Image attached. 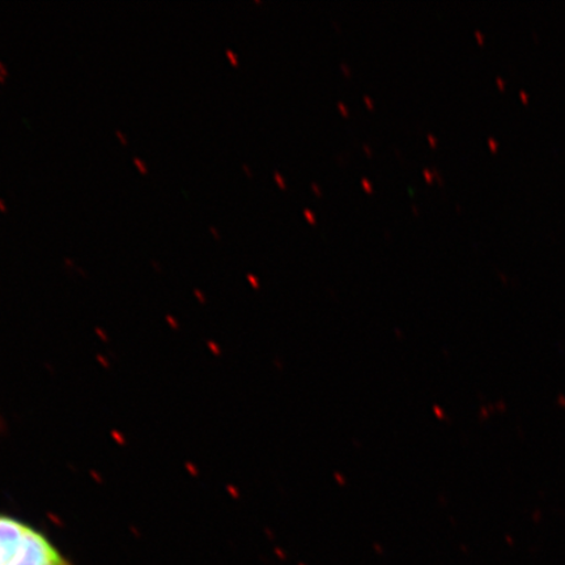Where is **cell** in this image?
<instances>
[{
  "label": "cell",
  "instance_id": "obj_3",
  "mask_svg": "<svg viewBox=\"0 0 565 565\" xmlns=\"http://www.w3.org/2000/svg\"><path fill=\"white\" fill-rule=\"evenodd\" d=\"M489 145L491 146L492 150L493 151H497L498 150V147H499V143L497 140H494L493 138H490L489 139Z\"/></svg>",
  "mask_w": 565,
  "mask_h": 565
},
{
  "label": "cell",
  "instance_id": "obj_5",
  "mask_svg": "<svg viewBox=\"0 0 565 565\" xmlns=\"http://www.w3.org/2000/svg\"><path fill=\"white\" fill-rule=\"evenodd\" d=\"M227 54H228L230 58L232 60L233 65H237V58H236L235 54H233L231 51H227Z\"/></svg>",
  "mask_w": 565,
  "mask_h": 565
},
{
  "label": "cell",
  "instance_id": "obj_1",
  "mask_svg": "<svg viewBox=\"0 0 565 565\" xmlns=\"http://www.w3.org/2000/svg\"><path fill=\"white\" fill-rule=\"evenodd\" d=\"M0 565H73L45 534L0 514Z\"/></svg>",
  "mask_w": 565,
  "mask_h": 565
},
{
  "label": "cell",
  "instance_id": "obj_4",
  "mask_svg": "<svg viewBox=\"0 0 565 565\" xmlns=\"http://www.w3.org/2000/svg\"><path fill=\"white\" fill-rule=\"evenodd\" d=\"M275 179L280 183V186L286 188L285 180L281 179V175L278 172H275Z\"/></svg>",
  "mask_w": 565,
  "mask_h": 565
},
{
  "label": "cell",
  "instance_id": "obj_2",
  "mask_svg": "<svg viewBox=\"0 0 565 565\" xmlns=\"http://www.w3.org/2000/svg\"><path fill=\"white\" fill-rule=\"evenodd\" d=\"M134 162H136V166L138 167L140 173L146 174L148 172L147 166L139 158H134Z\"/></svg>",
  "mask_w": 565,
  "mask_h": 565
},
{
  "label": "cell",
  "instance_id": "obj_17",
  "mask_svg": "<svg viewBox=\"0 0 565 565\" xmlns=\"http://www.w3.org/2000/svg\"><path fill=\"white\" fill-rule=\"evenodd\" d=\"M428 139H430V141H433V145L435 146V140H434L433 136H429Z\"/></svg>",
  "mask_w": 565,
  "mask_h": 565
},
{
  "label": "cell",
  "instance_id": "obj_8",
  "mask_svg": "<svg viewBox=\"0 0 565 565\" xmlns=\"http://www.w3.org/2000/svg\"><path fill=\"white\" fill-rule=\"evenodd\" d=\"M306 215L309 217V221H310V222H312V223H315V222H316V217H315L312 214H310V211H309V210H306Z\"/></svg>",
  "mask_w": 565,
  "mask_h": 565
},
{
  "label": "cell",
  "instance_id": "obj_12",
  "mask_svg": "<svg viewBox=\"0 0 565 565\" xmlns=\"http://www.w3.org/2000/svg\"><path fill=\"white\" fill-rule=\"evenodd\" d=\"M497 82L499 83L500 88H504V81H501L500 77H498Z\"/></svg>",
  "mask_w": 565,
  "mask_h": 565
},
{
  "label": "cell",
  "instance_id": "obj_14",
  "mask_svg": "<svg viewBox=\"0 0 565 565\" xmlns=\"http://www.w3.org/2000/svg\"><path fill=\"white\" fill-rule=\"evenodd\" d=\"M477 35H478L479 41H482V42H483V34H480V32H479V31H477Z\"/></svg>",
  "mask_w": 565,
  "mask_h": 565
},
{
  "label": "cell",
  "instance_id": "obj_10",
  "mask_svg": "<svg viewBox=\"0 0 565 565\" xmlns=\"http://www.w3.org/2000/svg\"><path fill=\"white\" fill-rule=\"evenodd\" d=\"M0 211H2V212L7 211L6 204L2 200H0Z\"/></svg>",
  "mask_w": 565,
  "mask_h": 565
},
{
  "label": "cell",
  "instance_id": "obj_6",
  "mask_svg": "<svg viewBox=\"0 0 565 565\" xmlns=\"http://www.w3.org/2000/svg\"><path fill=\"white\" fill-rule=\"evenodd\" d=\"M117 136H118L119 140L122 141V145H127V139L125 138V136L121 131H117Z\"/></svg>",
  "mask_w": 565,
  "mask_h": 565
},
{
  "label": "cell",
  "instance_id": "obj_7",
  "mask_svg": "<svg viewBox=\"0 0 565 565\" xmlns=\"http://www.w3.org/2000/svg\"><path fill=\"white\" fill-rule=\"evenodd\" d=\"M363 185L366 188V190H370L372 192V185L369 180L363 179Z\"/></svg>",
  "mask_w": 565,
  "mask_h": 565
},
{
  "label": "cell",
  "instance_id": "obj_15",
  "mask_svg": "<svg viewBox=\"0 0 565 565\" xmlns=\"http://www.w3.org/2000/svg\"><path fill=\"white\" fill-rule=\"evenodd\" d=\"M312 186H313V189H316L317 194H318V195H321L320 190H318V186H317V185H315V183H313V185H312Z\"/></svg>",
  "mask_w": 565,
  "mask_h": 565
},
{
  "label": "cell",
  "instance_id": "obj_13",
  "mask_svg": "<svg viewBox=\"0 0 565 565\" xmlns=\"http://www.w3.org/2000/svg\"><path fill=\"white\" fill-rule=\"evenodd\" d=\"M364 100H365L366 103H369V104H370V106H371V108H372L373 103H372L371 98H370L369 96H365V97H364Z\"/></svg>",
  "mask_w": 565,
  "mask_h": 565
},
{
  "label": "cell",
  "instance_id": "obj_9",
  "mask_svg": "<svg viewBox=\"0 0 565 565\" xmlns=\"http://www.w3.org/2000/svg\"><path fill=\"white\" fill-rule=\"evenodd\" d=\"M520 96H521L522 100H524L525 103H527V94H526V92L521 90V92H520Z\"/></svg>",
  "mask_w": 565,
  "mask_h": 565
},
{
  "label": "cell",
  "instance_id": "obj_11",
  "mask_svg": "<svg viewBox=\"0 0 565 565\" xmlns=\"http://www.w3.org/2000/svg\"><path fill=\"white\" fill-rule=\"evenodd\" d=\"M339 108H341L342 111L345 113V115H348V108H344V105L342 103H339Z\"/></svg>",
  "mask_w": 565,
  "mask_h": 565
},
{
  "label": "cell",
  "instance_id": "obj_16",
  "mask_svg": "<svg viewBox=\"0 0 565 565\" xmlns=\"http://www.w3.org/2000/svg\"><path fill=\"white\" fill-rule=\"evenodd\" d=\"M211 231H212V233H214V235L216 236V238L221 237V236H218V233L216 232V230H215V228H211Z\"/></svg>",
  "mask_w": 565,
  "mask_h": 565
}]
</instances>
